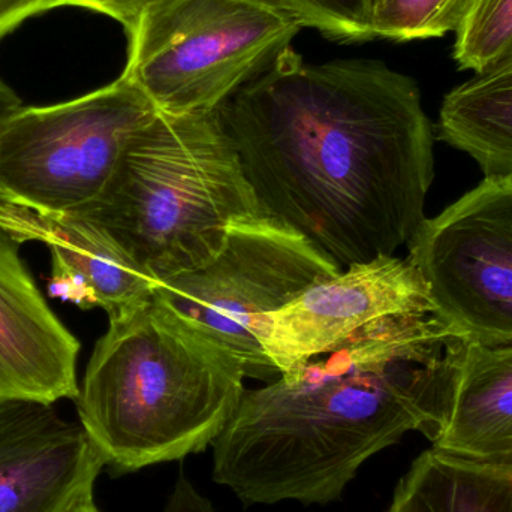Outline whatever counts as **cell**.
<instances>
[{"label": "cell", "mask_w": 512, "mask_h": 512, "mask_svg": "<svg viewBox=\"0 0 512 512\" xmlns=\"http://www.w3.org/2000/svg\"><path fill=\"white\" fill-rule=\"evenodd\" d=\"M219 117L262 215L342 270L394 256L426 219L432 123L415 81L384 63L309 65L291 45Z\"/></svg>", "instance_id": "1"}, {"label": "cell", "mask_w": 512, "mask_h": 512, "mask_svg": "<svg viewBox=\"0 0 512 512\" xmlns=\"http://www.w3.org/2000/svg\"><path fill=\"white\" fill-rule=\"evenodd\" d=\"M466 340L436 316H387L246 390L213 442V478L246 505L330 504L408 432L435 441Z\"/></svg>", "instance_id": "2"}, {"label": "cell", "mask_w": 512, "mask_h": 512, "mask_svg": "<svg viewBox=\"0 0 512 512\" xmlns=\"http://www.w3.org/2000/svg\"><path fill=\"white\" fill-rule=\"evenodd\" d=\"M239 358L155 294L110 319L77 399L80 424L119 474L201 453L246 388Z\"/></svg>", "instance_id": "3"}, {"label": "cell", "mask_w": 512, "mask_h": 512, "mask_svg": "<svg viewBox=\"0 0 512 512\" xmlns=\"http://www.w3.org/2000/svg\"><path fill=\"white\" fill-rule=\"evenodd\" d=\"M80 215L156 283L203 267L234 224L264 216L219 110L158 111L132 135L110 182Z\"/></svg>", "instance_id": "4"}, {"label": "cell", "mask_w": 512, "mask_h": 512, "mask_svg": "<svg viewBox=\"0 0 512 512\" xmlns=\"http://www.w3.org/2000/svg\"><path fill=\"white\" fill-rule=\"evenodd\" d=\"M301 29L276 0H167L129 33L122 75L159 113H213Z\"/></svg>", "instance_id": "5"}, {"label": "cell", "mask_w": 512, "mask_h": 512, "mask_svg": "<svg viewBox=\"0 0 512 512\" xmlns=\"http://www.w3.org/2000/svg\"><path fill=\"white\" fill-rule=\"evenodd\" d=\"M156 114L123 75L72 101L23 107L0 128V191L38 212H83L110 182L132 135Z\"/></svg>", "instance_id": "6"}, {"label": "cell", "mask_w": 512, "mask_h": 512, "mask_svg": "<svg viewBox=\"0 0 512 512\" xmlns=\"http://www.w3.org/2000/svg\"><path fill=\"white\" fill-rule=\"evenodd\" d=\"M342 268L309 240L268 216L240 221L212 261L156 283L153 294L230 349L246 378L273 382L255 324Z\"/></svg>", "instance_id": "7"}, {"label": "cell", "mask_w": 512, "mask_h": 512, "mask_svg": "<svg viewBox=\"0 0 512 512\" xmlns=\"http://www.w3.org/2000/svg\"><path fill=\"white\" fill-rule=\"evenodd\" d=\"M408 246L448 330L468 343H512V179L486 177L424 219Z\"/></svg>", "instance_id": "8"}, {"label": "cell", "mask_w": 512, "mask_h": 512, "mask_svg": "<svg viewBox=\"0 0 512 512\" xmlns=\"http://www.w3.org/2000/svg\"><path fill=\"white\" fill-rule=\"evenodd\" d=\"M412 313L432 315L426 285L408 258L387 256L343 268L282 309L261 316L255 337L283 375L372 322Z\"/></svg>", "instance_id": "9"}, {"label": "cell", "mask_w": 512, "mask_h": 512, "mask_svg": "<svg viewBox=\"0 0 512 512\" xmlns=\"http://www.w3.org/2000/svg\"><path fill=\"white\" fill-rule=\"evenodd\" d=\"M104 457L50 403L0 400V512H66L93 496Z\"/></svg>", "instance_id": "10"}, {"label": "cell", "mask_w": 512, "mask_h": 512, "mask_svg": "<svg viewBox=\"0 0 512 512\" xmlns=\"http://www.w3.org/2000/svg\"><path fill=\"white\" fill-rule=\"evenodd\" d=\"M20 245L0 230V400H75L80 343L48 306Z\"/></svg>", "instance_id": "11"}, {"label": "cell", "mask_w": 512, "mask_h": 512, "mask_svg": "<svg viewBox=\"0 0 512 512\" xmlns=\"http://www.w3.org/2000/svg\"><path fill=\"white\" fill-rule=\"evenodd\" d=\"M9 236L41 242L50 249L53 273H65L87 286L96 307L117 318L155 292L156 282L144 274L104 230L80 213L51 215L21 204L9 219Z\"/></svg>", "instance_id": "12"}, {"label": "cell", "mask_w": 512, "mask_h": 512, "mask_svg": "<svg viewBox=\"0 0 512 512\" xmlns=\"http://www.w3.org/2000/svg\"><path fill=\"white\" fill-rule=\"evenodd\" d=\"M433 448L477 465L512 469V343L466 342Z\"/></svg>", "instance_id": "13"}, {"label": "cell", "mask_w": 512, "mask_h": 512, "mask_svg": "<svg viewBox=\"0 0 512 512\" xmlns=\"http://www.w3.org/2000/svg\"><path fill=\"white\" fill-rule=\"evenodd\" d=\"M439 138L471 156L484 176L512 179V60L447 93Z\"/></svg>", "instance_id": "14"}, {"label": "cell", "mask_w": 512, "mask_h": 512, "mask_svg": "<svg viewBox=\"0 0 512 512\" xmlns=\"http://www.w3.org/2000/svg\"><path fill=\"white\" fill-rule=\"evenodd\" d=\"M388 512H512V469L430 448L400 481Z\"/></svg>", "instance_id": "15"}, {"label": "cell", "mask_w": 512, "mask_h": 512, "mask_svg": "<svg viewBox=\"0 0 512 512\" xmlns=\"http://www.w3.org/2000/svg\"><path fill=\"white\" fill-rule=\"evenodd\" d=\"M474 0H375L372 38L390 41L441 38L457 32Z\"/></svg>", "instance_id": "16"}, {"label": "cell", "mask_w": 512, "mask_h": 512, "mask_svg": "<svg viewBox=\"0 0 512 512\" xmlns=\"http://www.w3.org/2000/svg\"><path fill=\"white\" fill-rule=\"evenodd\" d=\"M454 59L475 74L512 60V0H474L456 32Z\"/></svg>", "instance_id": "17"}, {"label": "cell", "mask_w": 512, "mask_h": 512, "mask_svg": "<svg viewBox=\"0 0 512 512\" xmlns=\"http://www.w3.org/2000/svg\"><path fill=\"white\" fill-rule=\"evenodd\" d=\"M301 26L310 27L336 41L358 42L372 38L375 0H276Z\"/></svg>", "instance_id": "18"}, {"label": "cell", "mask_w": 512, "mask_h": 512, "mask_svg": "<svg viewBox=\"0 0 512 512\" xmlns=\"http://www.w3.org/2000/svg\"><path fill=\"white\" fill-rule=\"evenodd\" d=\"M164 2L167 0H57V8L77 6L107 15L119 21L126 30V35H129L143 20L144 15Z\"/></svg>", "instance_id": "19"}, {"label": "cell", "mask_w": 512, "mask_h": 512, "mask_svg": "<svg viewBox=\"0 0 512 512\" xmlns=\"http://www.w3.org/2000/svg\"><path fill=\"white\" fill-rule=\"evenodd\" d=\"M57 8V0H0V41L29 18Z\"/></svg>", "instance_id": "20"}, {"label": "cell", "mask_w": 512, "mask_h": 512, "mask_svg": "<svg viewBox=\"0 0 512 512\" xmlns=\"http://www.w3.org/2000/svg\"><path fill=\"white\" fill-rule=\"evenodd\" d=\"M164 512H216L210 501H207L195 487L180 477L168 499Z\"/></svg>", "instance_id": "21"}, {"label": "cell", "mask_w": 512, "mask_h": 512, "mask_svg": "<svg viewBox=\"0 0 512 512\" xmlns=\"http://www.w3.org/2000/svg\"><path fill=\"white\" fill-rule=\"evenodd\" d=\"M21 108H23V101L18 93L0 78V128Z\"/></svg>", "instance_id": "22"}, {"label": "cell", "mask_w": 512, "mask_h": 512, "mask_svg": "<svg viewBox=\"0 0 512 512\" xmlns=\"http://www.w3.org/2000/svg\"><path fill=\"white\" fill-rule=\"evenodd\" d=\"M66 512H101L96 507L95 502H93V496H87V498L81 499L78 501L74 507L69 508Z\"/></svg>", "instance_id": "23"}]
</instances>
